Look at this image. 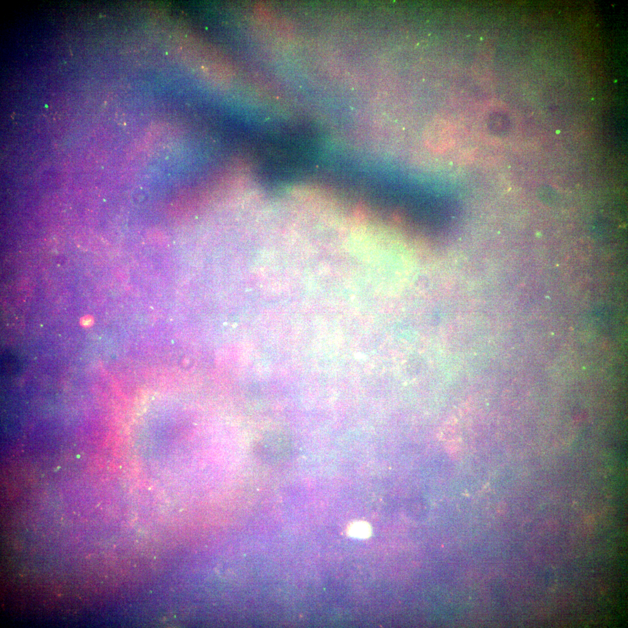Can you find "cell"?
Segmentation results:
<instances>
[{
    "label": "cell",
    "mask_w": 628,
    "mask_h": 628,
    "mask_svg": "<svg viewBox=\"0 0 628 628\" xmlns=\"http://www.w3.org/2000/svg\"><path fill=\"white\" fill-rule=\"evenodd\" d=\"M454 131L449 125L436 123L427 130L425 134V145L432 152L443 153L455 145Z\"/></svg>",
    "instance_id": "6da1fadb"
},
{
    "label": "cell",
    "mask_w": 628,
    "mask_h": 628,
    "mask_svg": "<svg viewBox=\"0 0 628 628\" xmlns=\"http://www.w3.org/2000/svg\"><path fill=\"white\" fill-rule=\"evenodd\" d=\"M349 533L351 536L365 539L371 535V529L367 522L359 521L351 525L349 529Z\"/></svg>",
    "instance_id": "7a4b0ae2"
},
{
    "label": "cell",
    "mask_w": 628,
    "mask_h": 628,
    "mask_svg": "<svg viewBox=\"0 0 628 628\" xmlns=\"http://www.w3.org/2000/svg\"><path fill=\"white\" fill-rule=\"evenodd\" d=\"M94 322V319L91 315H86L81 319V324L83 327H91Z\"/></svg>",
    "instance_id": "3957f363"
}]
</instances>
